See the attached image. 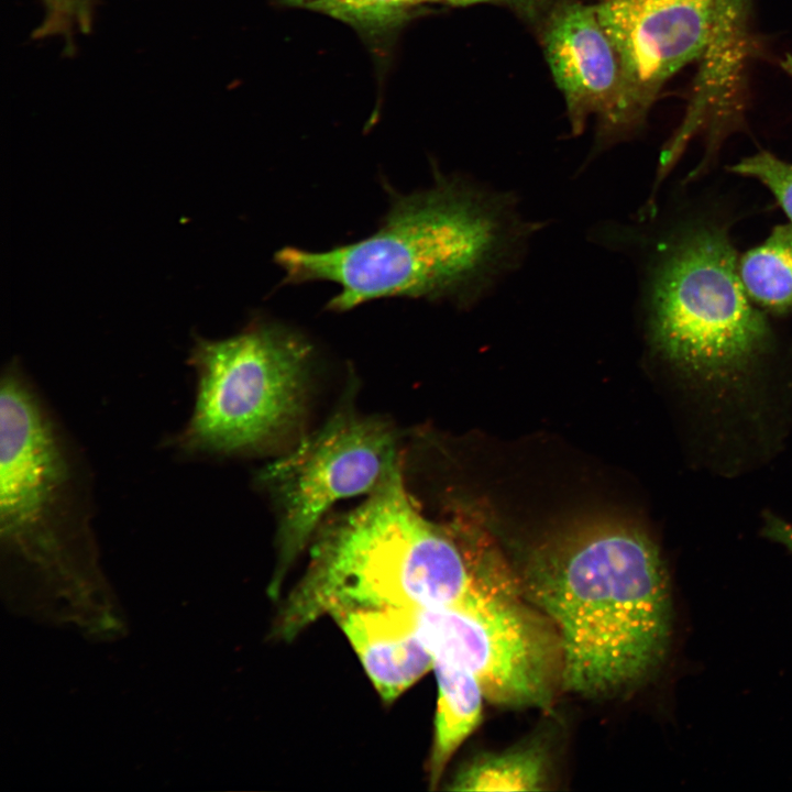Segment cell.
Here are the masks:
<instances>
[{"instance_id": "cell-11", "label": "cell", "mask_w": 792, "mask_h": 792, "mask_svg": "<svg viewBox=\"0 0 792 792\" xmlns=\"http://www.w3.org/2000/svg\"><path fill=\"white\" fill-rule=\"evenodd\" d=\"M342 629L375 690L392 703L433 667L410 608H355L331 616Z\"/></svg>"}, {"instance_id": "cell-16", "label": "cell", "mask_w": 792, "mask_h": 792, "mask_svg": "<svg viewBox=\"0 0 792 792\" xmlns=\"http://www.w3.org/2000/svg\"><path fill=\"white\" fill-rule=\"evenodd\" d=\"M42 2L44 18L34 31L33 37L61 36L72 42L76 31L89 32L92 0H42Z\"/></svg>"}, {"instance_id": "cell-14", "label": "cell", "mask_w": 792, "mask_h": 792, "mask_svg": "<svg viewBox=\"0 0 792 792\" xmlns=\"http://www.w3.org/2000/svg\"><path fill=\"white\" fill-rule=\"evenodd\" d=\"M741 284L762 310L792 314V224L776 227L768 239L738 260Z\"/></svg>"}, {"instance_id": "cell-12", "label": "cell", "mask_w": 792, "mask_h": 792, "mask_svg": "<svg viewBox=\"0 0 792 792\" xmlns=\"http://www.w3.org/2000/svg\"><path fill=\"white\" fill-rule=\"evenodd\" d=\"M438 696L428 763L432 789L461 745L482 722L485 696L477 680L464 669L433 660Z\"/></svg>"}, {"instance_id": "cell-19", "label": "cell", "mask_w": 792, "mask_h": 792, "mask_svg": "<svg viewBox=\"0 0 792 792\" xmlns=\"http://www.w3.org/2000/svg\"><path fill=\"white\" fill-rule=\"evenodd\" d=\"M495 1H508V0H426V2H442L452 6H470L476 3L495 2Z\"/></svg>"}, {"instance_id": "cell-8", "label": "cell", "mask_w": 792, "mask_h": 792, "mask_svg": "<svg viewBox=\"0 0 792 792\" xmlns=\"http://www.w3.org/2000/svg\"><path fill=\"white\" fill-rule=\"evenodd\" d=\"M398 464L395 433L386 422L341 409L262 470L260 481L279 509L278 559L270 586L273 595L330 506L345 497L370 494Z\"/></svg>"}, {"instance_id": "cell-5", "label": "cell", "mask_w": 792, "mask_h": 792, "mask_svg": "<svg viewBox=\"0 0 792 792\" xmlns=\"http://www.w3.org/2000/svg\"><path fill=\"white\" fill-rule=\"evenodd\" d=\"M312 349L278 322L254 318L223 340L198 339L189 362L197 375L194 409L176 437L196 455L255 450L301 416Z\"/></svg>"}, {"instance_id": "cell-2", "label": "cell", "mask_w": 792, "mask_h": 792, "mask_svg": "<svg viewBox=\"0 0 792 792\" xmlns=\"http://www.w3.org/2000/svg\"><path fill=\"white\" fill-rule=\"evenodd\" d=\"M538 230L510 193L439 174L428 189L393 194L370 237L322 252L287 246L275 262L286 284L336 283V312L391 297L471 307L518 266Z\"/></svg>"}, {"instance_id": "cell-17", "label": "cell", "mask_w": 792, "mask_h": 792, "mask_svg": "<svg viewBox=\"0 0 792 792\" xmlns=\"http://www.w3.org/2000/svg\"><path fill=\"white\" fill-rule=\"evenodd\" d=\"M732 170L767 186L792 221V164L760 152L735 164Z\"/></svg>"}, {"instance_id": "cell-20", "label": "cell", "mask_w": 792, "mask_h": 792, "mask_svg": "<svg viewBox=\"0 0 792 792\" xmlns=\"http://www.w3.org/2000/svg\"><path fill=\"white\" fill-rule=\"evenodd\" d=\"M782 66L785 69V72L792 77V56L787 55V57L782 61Z\"/></svg>"}, {"instance_id": "cell-9", "label": "cell", "mask_w": 792, "mask_h": 792, "mask_svg": "<svg viewBox=\"0 0 792 792\" xmlns=\"http://www.w3.org/2000/svg\"><path fill=\"white\" fill-rule=\"evenodd\" d=\"M593 7L641 111L670 77L702 58L710 41L712 0H596Z\"/></svg>"}, {"instance_id": "cell-18", "label": "cell", "mask_w": 792, "mask_h": 792, "mask_svg": "<svg viewBox=\"0 0 792 792\" xmlns=\"http://www.w3.org/2000/svg\"><path fill=\"white\" fill-rule=\"evenodd\" d=\"M763 535L792 551V525L783 519L768 515L763 527Z\"/></svg>"}, {"instance_id": "cell-10", "label": "cell", "mask_w": 792, "mask_h": 792, "mask_svg": "<svg viewBox=\"0 0 792 792\" xmlns=\"http://www.w3.org/2000/svg\"><path fill=\"white\" fill-rule=\"evenodd\" d=\"M544 53L561 90L574 133L596 114L607 131L631 124L641 112L613 41L593 4L570 2L550 18Z\"/></svg>"}, {"instance_id": "cell-7", "label": "cell", "mask_w": 792, "mask_h": 792, "mask_svg": "<svg viewBox=\"0 0 792 792\" xmlns=\"http://www.w3.org/2000/svg\"><path fill=\"white\" fill-rule=\"evenodd\" d=\"M66 441L35 389L14 366L0 384V530L41 557L88 519Z\"/></svg>"}, {"instance_id": "cell-6", "label": "cell", "mask_w": 792, "mask_h": 792, "mask_svg": "<svg viewBox=\"0 0 792 792\" xmlns=\"http://www.w3.org/2000/svg\"><path fill=\"white\" fill-rule=\"evenodd\" d=\"M414 618L433 660L470 672L494 705L549 710L561 691L559 636L521 597L509 572L454 603L414 609Z\"/></svg>"}, {"instance_id": "cell-15", "label": "cell", "mask_w": 792, "mask_h": 792, "mask_svg": "<svg viewBox=\"0 0 792 792\" xmlns=\"http://www.w3.org/2000/svg\"><path fill=\"white\" fill-rule=\"evenodd\" d=\"M286 4L320 12L377 35L402 24L426 0H283Z\"/></svg>"}, {"instance_id": "cell-13", "label": "cell", "mask_w": 792, "mask_h": 792, "mask_svg": "<svg viewBox=\"0 0 792 792\" xmlns=\"http://www.w3.org/2000/svg\"><path fill=\"white\" fill-rule=\"evenodd\" d=\"M550 774V756L539 739L522 741L503 751L483 752L462 766L452 778L451 791H542Z\"/></svg>"}, {"instance_id": "cell-3", "label": "cell", "mask_w": 792, "mask_h": 792, "mask_svg": "<svg viewBox=\"0 0 792 792\" xmlns=\"http://www.w3.org/2000/svg\"><path fill=\"white\" fill-rule=\"evenodd\" d=\"M482 579L451 528L420 512L398 464L361 505L315 534L307 570L286 598L275 634L292 639L345 609L451 604Z\"/></svg>"}, {"instance_id": "cell-1", "label": "cell", "mask_w": 792, "mask_h": 792, "mask_svg": "<svg viewBox=\"0 0 792 792\" xmlns=\"http://www.w3.org/2000/svg\"><path fill=\"white\" fill-rule=\"evenodd\" d=\"M520 563L510 568L521 597L560 639L562 692L615 698L658 672L671 640L672 598L660 551L644 530L616 522L574 528L539 542Z\"/></svg>"}, {"instance_id": "cell-4", "label": "cell", "mask_w": 792, "mask_h": 792, "mask_svg": "<svg viewBox=\"0 0 792 792\" xmlns=\"http://www.w3.org/2000/svg\"><path fill=\"white\" fill-rule=\"evenodd\" d=\"M667 238L656 245L642 294L651 340L688 375L730 382L767 352L770 326L745 292L722 229L703 224Z\"/></svg>"}]
</instances>
